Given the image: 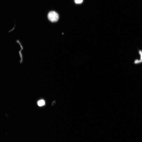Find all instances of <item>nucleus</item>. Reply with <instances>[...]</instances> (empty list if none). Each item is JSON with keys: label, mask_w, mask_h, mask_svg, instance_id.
Listing matches in <instances>:
<instances>
[{"label": "nucleus", "mask_w": 142, "mask_h": 142, "mask_svg": "<svg viewBox=\"0 0 142 142\" xmlns=\"http://www.w3.org/2000/svg\"><path fill=\"white\" fill-rule=\"evenodd\" d=\"M141 63H142V61L141 60L136 59L135 60L134 63L135 64H138Z\"/></svg>", "instance_id": "obj_3"}, {"label": "nucleus", "mask_w": 142, "mask_h": 142, "mask_svg": "<svg viewBox=\"0 0 142 142\" xmlns=\"http://www.w3.org/2000/svg\"><path fill=\"white\" fill-rule=\"evenodd\" d=\"M37 104L39 106H42L45 105V101L43 99L37 102Z\"/></svg>", "instance_id": "obj_2"}, {"label": "nucleus", "mask_w": 142, "mask_h": 142, "mask_svg": "<svg viewBox=\"0 0 142 142\" xmlns=\"http://www.w3.org/2000/svg\"><path fill=\"white\" fill-rule=\"evenodd\" d=\"M138 53L140 55V60L142 61V51L141 50H139Z\"/></svg>", "instance_id": "obj_5"}, {"label": "nucleus", "mask_w": 142, "mask_h": 142, "mask_svg": "<svg viewBox=\"0 0 142 142\" xmlns=\"http://www.w3.org/2000/svg\"><path fill=\"white\" fill-rule=\"evenodd\" d=\"M83 0H75V2L77 4H80L83 1Z\"/></svg>", "instance_id": "obj_4"}, {"label": "nucleus", "mask_w": 142, "mask_h": 142, "mask_svg": "<svg viewBox=\"0 0 142 142\" xmlns=\"http://www.w3.org/2000/svg\"><path fill=\"white\" fill-rule=\"evenodd\" d=\"M48 19L51 22H55L58 21L59 16L58 14L54 11H51L48 15Z\"/></svg>", "instance_id": "obj_1"}]
</instances>
